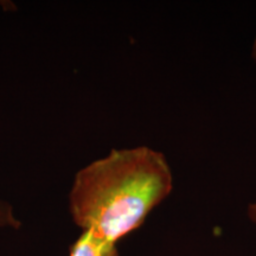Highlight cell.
Masks as SVG:
<instances>
[{
  "label": "cell",
  "instance_id": "1",
  "mask_svg": "<svg viewBox=\"0 0 256 256\" xmlns=\"http://www.w3.org/2000/svg\"><path fill=\"white\" fill-rule=\"evenodd\" d=\"M172 188L174 174L164 153L148 146L112 150L75 174L70 215L83 232L116 244Z\"/></svg>",
  "mask_w": 256,
  "mask_h": 256
},
{
  "label": "cell",
  "instance_id": "2",
  "mask_svg": "<svg viewBox=\"0 0 256 256\" xmlns=\"http://www.w3.org/2000/svg\"><path fill=\"white\" fill-rule=\"evenodd\" d=\"M69 256H119L116 244L106 242L89 232H83L70 248Z\"/></svg>",
  "mask_w": 256,
  "mask_h": 256
},
{
  "label": "cell",
  "instance_id": "3",
  "mask_svg": "<svg viewBox=\"0 0 256 256\" xmlns=\"http://www.w3.org/2000/svg\"><path fill=\"white\" fill-rule=\"evenodd\" d=\"M10 226L18 229L20 226V220L14 217V208L5 200H0V228Z\"/></svg>",
  "mask_w": 256,
  "mask_h": 256
},
{
  "label": "cell",
  "instance_id": "4",
  "mask_svg": "<svg viewBox=\"0 0 256 256\" xmlns=\"http://www.w3.org/2000/svg\"><path fill=\"white\" fill-rule=\"evenodd\" d=\"M247 216L248 218L252 220L256 226V200L250 203L247 208Z\"/></svg>",
  "mask_w": 256,
  "mask_h": 256
},
{
  "label": "cell",
  "instance_id": "5",
  "mask_svg": "<svg viewBox=\"0 0 256 256\" xmlns=\"http://www.w3.org/2000/svg\"><path fill=\"white\" fill-rule=\"evenodd\" d=\"M252 55L254 57V60H256V38L254 40V43H252Z\"/></svg>",
  "mask_w": 256,
  "mask_h": 256
}]
</instances>
